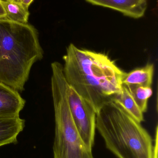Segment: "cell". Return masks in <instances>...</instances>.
Segmentation results:
<instances>
[{
	"label": "cell",
	"mask_w": 158,
	"mask_h": 158,
	"mask_svg": "<svg viewBox=\"0 0 158 158\" xmlns=\"http://www.w3.org/2000/svg\"><path fill=\"white\" fill-rule=\"evenodd\" d=\"M63 59L67 82L92 105L96 113L121 91L126 72L107 55L70 44Z\"/></svg>",
	"instance_id": "obj_1"
},
{
	"label": "cell",
	"mask_w": 158,
	"mask_h": 158,
	"mask_svg": "<svg viewBox=\"0 0 158 158\" xmlns=\"http://www.w3.org/2000/svg\"><path fill=\"white\" fill-rule=\"evenodd\" d=\"M43 55L33 26L0 19L1 82L23 92L32 66Z\"/></svg>",
	"instance_id": "obj_2"
},
{
	"label": "cell",
	"mask_w": 158,
	"mask_h": 158,
	"mask_svg": "<svg viewBox=\"0 0 158 158\" xmlns=\"http://www.w3.org/2000/svg\"><path fill=\"white\" fill-rule=\"evenodd\" d=\"M96 129L117 157L154 158L150 135L114 101L104 104L96 113Z\"/></svg>",
	"instance_id": "obj_3"
},
{
	"label": "cell",
	"mask_w": 158,
	"mask_h": 158,
	"mask_svg": "<svg viewBox=\"0 0 158 158\" xmlns=\"http://www.w3.org/2000/svg\"><path fill=\"white\" fill-rule=\"evenodd\" d=\"M51 84L54 110V158H94L74 124L68 100L69 85L61 66L52 68Z\"/></svg>",
	"instance_id": "obj_4"
},
{
	"label": "cell",
	"mask_w": 158,
	"mask_h": 158,
	"mask_svg": "<svg viewBox=\"0 0 158 158\" xmlns=\"http://www.w3.org/2000/svg\"><path fill=\"white\" fill-rule=\"evenodd\" d=\"M68 100L74 124L84 144L92 151L96 129V113L92 105L69 85Z\"/></svg>",
	"instance_id": "obj_5"
},
{
	"label": "cell",
	"mask_w": 158,
	"mask_h": 158,
	"mask_svg": "<svg viewBox=\"0 0 158 158\" xmlns=\"http://www.w3.org/2000/svg\"><path fill=\"white\" fill-rule=\"evenodd\" d=\"M25 104L18 91L0 82V118L19 117Z\"/></svg>",
	"instance_id": "obj_6"
},
{
	"label": "cell",
	"mask_w": 158,
	"mask_h": 158,
	"mask_svg": "<svg viewBox=\"0 0 158 158\" xmlns=\"http://www.w3.org/2000/svg\"><path fill=\"white\" fill-rule=\"evenodd\" d=\"M95 5L114 9L134 19L143 16L147 8V0H86Z\"/></svg>",
	"instance_id": "obj_7"
},
{
	"label": "cell",
	"mask_w": 158,
	"mask_h": 158,
	"mask_svg": "<svg viewBox=\"0 0 158 158\" xmlns=\"http://www.w3.org/2000/svg\"><path fill=\"white\" fill-rule=\"evenodd\" d=\"M25 120L20 117L0 118V147L16 143L18 135L25 127Z\"/></svg>",
	"instance_id": "obj_8"
},
{
	"label": "cell",
	"mask_w": 158,
	"mask_h": 158,
	"mask_svg": "<svg viewBox=\"0 0 158 158\" xmlns=\"http://www.w3.org/2000/svg\"><path fill=\"white\" fill-rule=\"evenodd\" d=\"M154 69L153 64H147L144 67L136 69L129 73H126L122 79V85L151 87Z\"/></svg>",
	"instance_id": "obj_9"
},
{
	"label": "cell",
	"mask_w": 158,
	"mask_h": 158,
	"mask_svg": "<svg viewBox=\"0 0 158 158\" xmlns=\"http://www.w3.org/2000/svg\"><path fill=\"white\" fill-rule=\"evenodd\" d=\"M112 101L119 105L130 116L141 123L144 121L143 113L135 103L127 87L122 85L121 91L116 94Z\"/></svg>",
	"instance_id": "obj_10"
},
{
	"label": "cell",
	"mask_w": 158,
	"mask_h": 158,
	"mask_svg": "<svg viewBox=\"0 0 158 158\" xmlns=\"http://www.w3.org/2000/svg\"><path fill=\"white\" fill-rule=\"evenodd\" d=\"M2 2L6 13L5 19L20 24H28L30 15L28 8L22 3Z\"/></svg>",
	"instance_id": "obj_11"
},
{
	"label": "cell",
	"mask_w": 158,
	"mask_h": 158,
	"mask_svg": "<svg viewBox=\"0 0 158 158\" xmlns=\"http://www.w3.org/2000/svg\"><path fill=\"white\" fill-rule=\"evenodd\" d=\"M135 101L143 113L147 109V103L153 94L151 87L138 85H125Z\"/></svg>",
	"instance_id": "obj_12"
},
{
	"label": "cell",
	"mask_w": 158,
	"mask_h": 158,
	"mask_svg": "<svg viewBox=\"0 0 158 158\" xmlns=\"http://www.w3.org/2000/svg\"><path fill=\"white\" fill-rule=\"evenodd\" d=\"M6 16V13L3 5L2 2L0 0V19H5Z\"/></svg>",
	"instance_id": "obj_13"
},
{
	"label": "cell",
	"mask_w": 158,
	"mask_h": 158,
	"mask_svg": "<svg viewBox=\"0 0 158 158\" xmlns=\"http://www.w3.org/2000/svg\"><path fill=\"white\" fill-rule=\"evenodd\" d=\"M33 0H22V3L27 8H28Z\"/></svg>",
	"instance_id": "obj_14"
},
{
	"label": "cell",
	"mask_w": 158,
	"mask_h": 158,
	"mask_svg": "<svg viewBox=\"0 0 158 158\" xmlns=\"http://www.w3.org/2000/svg\"><path fill=\"white\" fill-rule=\"evenodd\" d=\"M3 2H16L22 3V0H1Z\"/></svg>",
	"instance_id": "obj_15"
}]
</instances>
